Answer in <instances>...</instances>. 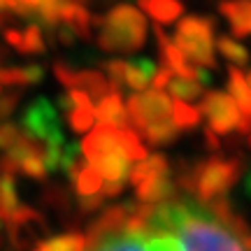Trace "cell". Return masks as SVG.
Instances as JSON below:
<instances>
[{"mask_svg":"<svg viewBox=\"0 0 251 251\" xmlns=\"http://www.w3.org/2000/svg\"><path fill=\"white\" fill-rule=\"evenodd\" d=\"M86 165L100 175L105 184H126L130 163L144 161L149 151L140 142V135L130 128H112L98 124L81 144Z\"/></svg>","mask_w":251,"mask_h":251,"instance_id":"obj_1","label":"cell"},{"mask_svg":"<svg viewBox=\"0 0 251 251\" xmlns=\"http://www.w3.org/2000/svg\"><path fill=\"white\" fill-rule=\"evenodd\" d=\"M244 172V158L233 156H209L205 161L188 165L179 177V188L186 191L188 198L198 202H216L228 196V191L240 181Z\"/></svg>","mask_w":251,"mask_h":251,"instance_id":"obj_2","label":"cell"},{"mask_svg":"<svg viewBox=\"0 0 251 251\" xmlns=\"http://www.w3.org/2000/svg\"><path fill=\"white\" fill-rule=\"evenodd\" d=\"M147 42V21L133 5H117L100 21L98 45L105 51H135Z\"/></svg>","mask_w":251,"mask_h":251,"instance_id":"obj_3","label":"cell"},{"mask_svg":"<svg viewBox=\"0 0 251 251\" xmlns=\"http://www.w3.org/2000/svg\"><path fill=\"white\" fill-rule=\"evenodd\" d=\"M175 47L179 49L188 63L202 68H216L214 45V21L209 17H186L175 30Z\"/></svg>","mask_w":251,"mask_h":251,"instance_id":"obj_4","label":"cell"},{"mask_svg":"<svg viewBox=\"0 0 251 251\" xmlns=\"http://www.w3.org/2000/svg\"><path fill=\"white\" fill-rule=\"evenodd\" d=\"M200 114H205L207 130H212L214 135L224 137V135L233 133V130L247 135L240 109L235 107L230 96L224 93V91H209L200 102Z\"/></svg>","mask_w":251,"mask_h":251,"instance_id":"obj_5","label":"cell"},{"mask_svg":"<svg viewBox=\"0 0 251 251\" xmlns=\"http://www.w3.org/2000/svg\"><path fill=\"white\" fill-rule=\"evenodd\" d=\"M126 114L140 133L147 126H156L172 119V100L163 91H142L135 93L126 102Z\"/></svg>","mask_w":251,"mask_h":251,"instance_id":"obj_6","label":"cell"},{"mask_svg":"<svg viewBox=\"0 0 251 251\" xmlns=\"http://www.w3.org/2000/svg\"><path fill=\"white\" fill-rule=\"evenodd\" d=\"M153 33H156L158 49H161V58H163L161 68H168V70H170L172 75H177V77H186V79L198 81V68H193V65L184 58V54L175 47V42L165 35V30H163L161 26H153Z\"/></svg>","mask_w":251,"mask_h":251,"instance_id":"obj_7","label":"cell"},{"mask_svg":"<svg viewBox=\"0 0 251 251\" xmlns=\"http://www.w3.org/2000/svg\"><path fill=\"white\" fill-rule=\"evenodd\" d=\"M219 12L228 21L235 37L251 35V0H224L219 5Z\"/></svg>","mask_w":251,"mask_h":251,"instance_id":"obj_8","label":"cell"},{"mask_svg":"<svg viewBox=\"0 0 251 251\" xmlns=\"http://www.w3.org/2000/svg\"><path fill=\"white\" fill-rule=\"evenodd\" d=\"M228 91H230V100L235 102V107L240 109L244 121V130L249 135L251 130V89L247 79H244L242 70L237 68H230L228 70Z\"/></svg>","mask_w":251,"mask_h":251,"instance_id":"obj_9","label":"cell"},{"mask_svg":"<svg viewBox=\"0 0 251 251\" xmlns=\"http://www.w3.org/2000/svg\"><path fill=\"white\" fill-rule=\"evenodd\" d=\"M96 121H100L102 126H112V128H130V119L126 114V105L119 91L109 93L107 98H102L96 105Z\"/></svg>","mask_w":251,"mask_h":251,"instance_id":"obj_10","label":"cell"},{"mask_svg":"<svg viewBox=\"0 0 251 251\" xmlns=\"http://www.w3.org/2000/svg\"><path fill=\"white\" fill-rule=\"evenodd\" d=\"M156 72H158V68H156L153 61H149V58H135V61L126 63L124 86L135 89L137 93H142V91L153 81V75H156Z\"/></svg>","mask_w":251,"mask_h":251,"instance_id":"obj_11","label":"cell"},{"mask_svg":"<svg viewBox=\"0 0 251 251\" xmlns=\"http://www.w3.org/2000/svg\"><path fill=\"white\" fill-rule=\"evenodd\" d=\"M140 7L151 19H156L158 26L177 21L181 17V12H184L181 0H140Z\"/></svg>","mask_w":251,"mask_h":251,"instance_id":"obj_12","label":"cell"},{"mask_svg":"<svg viewBox=\"0 0 251 251\" xmlns=\"http://www.w3.org/2000/svg\"><path fill=\"white\" fill-rule=\"evenodd\" d=\"M170 172L168 168V158L161 156V153H153V156H147L144 161L135 163V168H130V175H128V181L137 186L142 184L144 179H151V177H158V175H165Z\"/></svg>","mask_w":251,"mask_h":251,"instance_id":"obj_13","label":"cell"},{"mask_svg":"<svg viewBox=\"0 0 251 251\" xmlns=\"http://www.w3.org/2000/svg\"><path fill=\"white\" fill-rule=\"evenodd\" d=\"M214 45H216V49H219V54L224 56L228 63H233V68H237V70H242L244 65L249 63V49L242 47L240 42H235L233 37L221 35Z\"/></svg>","mask_w":251,"mask_h":251,"instance_id":"obj_14","label":"cell"},{"mask_svg":"<svg viewBox=\"0 0 251 251\" xmlns=\"http://www.w3.org/2000/svg\"><path fill=\"white\" fill-rule=\"evenodd\" d=\"M168 89L170 93L177 98V102H191V100H196L202 96V84L196 79H186V77H177V75H172L170 81H168Z\"/></svg>","mask_w":251,"mask_h":251,"instance_id":"obj_15","label":"cell"},{"mask_svg":"<svg viewBox=\"0 0 251 251\" xmlns=\"http://www.w3.org/2000/svg\"><path fill=\"white\" fill-rule=\"evenodd\" d=\"M140 135H142L144 140H149V144H170L177 140L179 130L175 128V124H172V119H170V121H163V124L147 126V128L140 130Z\"/></svg>","mask_w":251,"mask_h":251,"instance_id":"obj_16","label":"cell"},{"mask_svg":"<svg viewBox=\"0 0 251 251\" xmlns=\"http://www.w3.org/2000/svg\"><path fill=\"white\" fill-rule=\"evenodd\" d=\"M172 124L177 130H191L200 124V109L186 102H172Z\"/></svg>","mask_w":251,"mask_h":251,"instance_id":"obj_17","label":"cell"},{"mask_svg":"<svg viewBox=\"0 0 251 251\" xmlns=\"http://www.w3.org/2000/svg\"><path fill=\"white\" fill-rule=\"evenodd\" d=\"M12 42H17L24 51H37V49H42V42H40V30L37 28H28L26 35H9Z\"/></svg>","mask_w":251,"mask_h":251,"instance_id":"obj_18","label":"cell"},{"mask_svg":"<svg viewBox=\"0 0 251 251\" xmlns=\"http://www.w3.org/2000/svg\"><path fill=\"white\" fill-rule=\"evenodd\" d=\"M19 128L17 126H12V124H0V147L2 149H12L14 147V142L19 140Z\"/></svg>","mask_w":251,"mask_h":251,"instance_id":"obj_19","label":"cell"},{"mask_svg":"<svg viewBox=\"0 0 251 251\" xmlns=\"http://www.w3.org/2000/svg\"><path fill=\"white\" fill-rule=\"evenodd\" d=\"M244 191H247V196H251V172L247 175V179H244Z\"/></svg>","mask_w":251,"mask_h":251,"instance_id":"obj_20","label":"cell"},{"mask_svg":"<svg viewBox=\"0 0 251 251\" xmlns=\"http://www.w3.org/2000/svg\"><path fill=\"white\" fill-rule=\"evenodd\" d=\"M244 79H247V84H249V89H251V70L247 72V77H244Z\"/></svg>","mask_w":251,"mask_h":251,"instance_id":"obj_21","label":"cell"},{"mask_svg":"<svg viewBox=\"0 0 251 251\" xmlns=\"http://www.w3.org/2000/svg\"><path fill=\"white\" fill-rule=\"evenodd\" d=\"M249 147H251V130H249Z\"/></svg>","mask_w":251,"mask_h":251,"instance_id":"obj_22","label":"cell"}]
</instances>
